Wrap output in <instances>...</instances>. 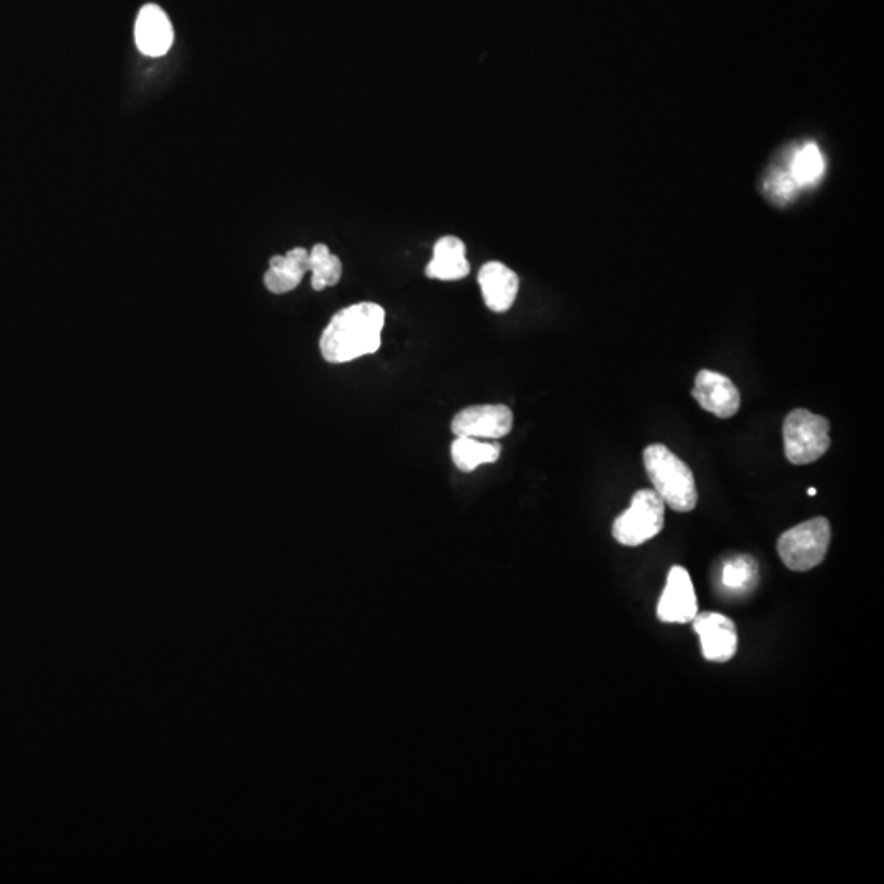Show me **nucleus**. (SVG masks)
Masks as SVG:
<instances>
[{
  "instance_id": "nucleus-10",
  "label": "nucleus",
  "mask_w": 884,
  "mask_h": 884,
  "mask_svg": "<svg viewBox=\"0 0 884 884\" xmlns=\"http://www.w3.org/2000/svg\"><path fill=\"white\" fill-rule=\"evenodd\" d=\"M135 41L138 50L149 58H159L171 50L174 28L159 5L148 4L140 10L135 23Z\"/></svg>"
},
{
  "instance_id": "nucleus-16",
  "label": "nucleus",
  "mask_w": 884,
  "mask_h": 884,
  "mask_svg": "<svg viewBox=\"0 0 884 884\" xmlns=\"http://www.w3.org/2000/svg\"><path fill=\"white\" fill-rule=\"evenodd\" d=\"M308 267L312 272V287L316 292L338 284L343 276V264L326 244H315L308 253Z\"/></svg>"
},
{
  "instance_id": "nucleus-7",
  "label": "nucleus",
  "mask_w": 884,
  "mask_h": 884,
  "mask_svg": "<svg viewBox=\"0 0 884 884\" xmlns=\"http://www.w3.org/2000/svg\"><path fill=\"white\" fill-rule=\"evenodd\" d=\"M698 614V598L690 573L682 565H673L657 605V618L662 623H691Z\"/></svg>"
},
{
  "instance_id": "nucleus-5",
  "label": "nucleus",
  "mask_w": 884,
  "mask_h": 884,
  "mask_svg": "<svg viewBox=\"0 0 884 884\" xmlns=\"http://www.w3.org/2000/svg\"><path fill=\"white\" fill-rule=\"evenodd\" d=\"M665 503L655 490L642 488L634 493L631 505L614 519L613 537L626 547L642 546L662 533Z\"/></svg>"
},
{
  "instance_id": "nucleus-19",
  "label": "nucleus",
  "mask_w": 884,
  "mask_h": 884,
  "mask_svg": "<svg viewBox=\"0 0 884 884\" xmlns=\"http://www.w3.org/2000/svg\"><path fill=\"white\" fill-rule=\"evenodd\" d=\"M817 490L816 488H809L808 495L809 497H816Z\"/></svg>"
},
{
  "instance_id": "nucleus-3",
  "label": "nucleus",
  "mask_w": 884,
  "mask_h": 884,
  "mask_svg": "<svg viewBox=\"0 0 884 884\" xmlns=\"http://www.w3.org/2000/svg\"><path fill=\"white\" fill-rule=\"evenodd\" d=\"M830 529L829 519L812 518L804 523L788 529L778 539V554L783 564L793 572H808L822 564L829 551Z\"/></svg>"
},
{
  "instance_id": "nucleus-1",
  "label": "nucleus",
  "mask_w": 884,
  "mask_h": 884,
  "mask_svg": "<svg viewBox=\"0 0 884 884\" xmlns=\"http://www.w3.org/2000/svg\"><path fill=\"white\" fill-rule=\"evenodd\" d=\"M385 310L377 303H356L339 310L321 334V356L331 364L356 361L380 348Z\"/></svg>"
},
{
  "instance_id": "nucleus-6",
  "label": "nucleus",
  "mask_w": 884,
  "mask_h": 884,
  "mask_svg": "<svg viewBox=\"0 0 884 884\" xmlns=\"http://www.w3.org/2000/svg\"><path fill=\"white\" fill-rule=\"evenodd\" d=\"M513 429V411L506 405H474L459 411L451 423L456 438L501 439Z\"/></svg>"
},
{
  "instance_id": "nucleus-18",
  "label": "nucleus",
  "mask_w": 884,
  "mask_h": 884,
  "mask_svg": "<svg viewBox=\"0 0 884 884\" xmlns=\"http://www.w3.org/2000/svg\"><path fill=\"white\" fill-rule=\"evenodd\" d=\"M768 185H770V190H772L773 195L781 200L790 199L791 195H793L794 189L798 187L796 182L793 181L791 174H786V172L775 174V176L770 179V184Z\"/></svg>"
},
{
  "instance_id": "nucleus-2",
  "label": "nucleus",
  "mask_w": 884,
  "mask_h": 884,
  "mask_svg": "<svg viewBox=\"0 0 884 884\" xmlns=\"http://www.w3.org/2000/svg\"><path fill=\"white\" fill-rule=\"evenodd\" d=\"M645 472L663 503L677 513H690L698 505L695 475L685 461L663 444L644 451Z\"/></svg>"
},
{
  "instance_id": "nucleus-4",
  "label": "nucleus",
  "mask_w": 884,
  "mask_h": 884,
  "mask_svg": "<svg viewBox=\"0 0 884 884\" xmlns=\"http://www.w3.org/2000/svg\"><path fill=\"white\" fill-rule=\"evenodd\" d=\"M829 431L830 423L824 416L804 408L791 411L783 423L786 459L794 465L819 461L829 451Z\"/></svg>"
},
{
  "instance_id": "nucleus-12",
  "label": "nucleus",
  "mask_w": 884,
  "mask_h": 884,
  "mask_svg": "<svg viewBox=\"0 0 884 884\" xmlns=\"http://www.w3.org/2000/svg\"><path fill=\"white\" fill-rule=\"evenodd\" d=\"M470 264L464 241L456 236H442L434 244L433 259L426 266V276L436 280H461L469 276Z\"/></svg>"
},
{
  "instance_id": "nucleus-9",
  "label": "nucleus",
  "mask_w": 884,
  "mask_h": 884,
  "mask_svg": "<svg viewBox=\"0 0 884 884\" xmlns=\"http://www.w3.org/2000/svg\"><path fill=\"white\" fill-rule=\"evenodd\" d=\"M703 410L727 420L737 415L740 408V393L729 377L714 370H700L691 392Z\"/></svg>"
},
{
  "instance_id": "nucleus-15",
  "label": "nucleus",
  "mask_w": 884,
  "mask_h": 884,
  "mask_svg": "<svg viewBox=\"0 0 884 884\" xmlns=\"http://www.w3.org/2000/svg\"><path fill=\"white\" fill-rule=\"evenodd\" d=\"M758 582V565L750 555H734L722 564L719 585L731 595H745Z\"/></svg>"
},
{
  "instance_id": "nucleus-11",
  "label": "nucleus",
  "mask_w": 884,
  "mask_h": 884,
  "mask_svg": "<svg viewBox=\"0 0 884 884\" xmlns=\"http://www.w3.org/2000/svg\"><path fill=\"white\" fill-rule=\"evenodd\" d=\"M479 285L485 305L495 313L508 312L518 297L519 277L510 267L498 261L482 266Z\"/></svg>"
},
{
  "instance_id": "nucleus-14",
  "label": "nucleus",
  "mask_w": 884,
  "mask_h": 884,
  "mask_svg": "<svg viewBox=\"0 0 884 884\" xmlns=\"http://www.w3.org/2000/svg\"><path fill=\"white\" fill-rule=\"evenodd\" d=\"M501 446L497 442H482L480 439L459 436L452 442V462L462 472H474L479 465L493 464L500 459Z\"/></svg>"
},
{
  "instance_id": "nucleus-17",
  "label": "nucleus",
  "mask_w": 884,
  "mask_h": 884,
  "mask_svg": "<svg viewBox=\"0 0 884 884\" xmlns=\"http://www.w3.org/2000/svg\"><path fill=\"white\" fill-rule=\"evenodd\" d=\"M824 171H826V161H824L821 149L817 148L814 143H809L794 154L790 174L798 187L799 185L808 187V185L817 184L824 176Z\"/></svg>"
},
{
  "instance_id": "nucleus-8",
  "label": "nucleus",
  "mask_w": 884,
  "mask_h": 884,
  "mask_svg": "<svg viewBox=\"0 0 884 884\" xmlns=\"http://www.w3.org/2000/svg\"><path fill=\"white\" fill-rule=\"evenodd\" d=\"M691 623L700 636L704 659L716 663H726L734 659L739 647V636L732 619L724 614L708 611L696 614Z\"/></svg>"
},
{
  "instance_id": "nucleus-13",
  "label": "nucleus",
  "mask_w": 884,
  "mask_h": 884,
  "mask_svg": "<svg viewBox=\"0 0 884 884\" xmlns=\"http://www.w3.org/2000/svg\"><path fill=\"white\" fill-rule=\"evenodd\" d=\"M308 267V251L305 248L290 249L285 256H274L269 262V271L264 276V284L272 294H287L297 289Z\"/></svg>"
}]
</instances>
